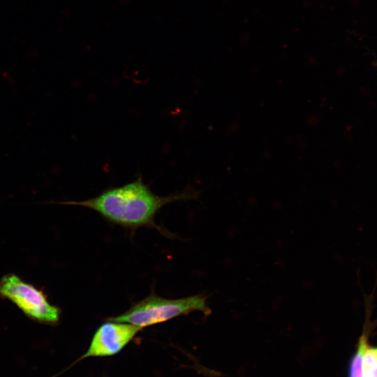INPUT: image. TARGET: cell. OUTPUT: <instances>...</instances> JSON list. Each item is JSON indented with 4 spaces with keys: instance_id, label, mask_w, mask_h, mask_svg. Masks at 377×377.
Returning <instances> with one entry per match:
<instances>
[{
    "instance_id": "obj_4",
    "label": "cell",
    "mask_w": 377,
    "mask_h": 377,
    "mask_svg": "<svg viewBox=\"0 0 377 377\" xmlns=\"http://www.w3.org/2000/svg\"><path fill=\"white\" fill-rule=\"evenodd\" d=\"M142 329L128 323L107 320L96 330L88 350L81 359L114 355L132 341Z\"/></svg>"
},
{
    "instance_id": "obj_3",
    "label": "cell",
    "mask_w": 377,
    "mask_h": 377,
    "mask_svg": "<svg viewBox=\"0 0 377 377\" xmlns=\"http://www.w3.org/2000/svg\"><path fill=\"white\" fill-rule=\"evenodd\" d=\"M0 296L11 301L35 321L54 325L59 320L61 309L49 302L43 291L17 275L8 274L1 279Z\"/></svg>"
},
{
    "instance_id": "obj_1",
    "label": "cell",
    "mask_w": 377,
    "mask_h": 377,
    "mask_svg": "<svg viewBox=\"0 0 377 377\" xmlns=\"http://www.w3.org/2000/svg\"><path fill=\"white\" fill-rule=\"evenodd\" d=\"M198 192L191 188L168 196L155 194L141 177L116 187L105 189L98 195L80 201L51 202L91 209L108 221L128 228L149 226L163 232L155 221L157 212L165 205L179 200L195 199Z\"/></svg>"
},
{
    "instance_id": "obj_6",
    "label": "cell",
    "mask_w": 377,
    "mask_h": 377,
    "mask_svg": "<svg viewBox=\"0 0 377 377\" xmlns=\"http://www.w3.org/2000/svg\"><path fill=\"white\" fill-rule=\"evenodd\" d=\"M362 377H377V347H367L363 357Z\"/></svg>"
},
{
    "instance_id": "obj_2",
    "label": "cell",
    "mask_w": 377,
    "mask_h": 377,
    "mask_svg": "<svg viewBox=\"0 0 377 377\" xmlns=\"http://www.w3.org/2000/svg\"><path fill=\"white\" fill-rule=\"evenodd\" d=\"M207 298L208 296L201 294L179 299H167L151 294L124 313L108 318L107 320L128 323L143 328L193 311L208 316L212 310L207 304Z\"/></svg>"
},
{
    "instance_id": "obj_5",
    "label": "cell",
    "mask_w": 377,
    "mask_h": 377,
    "mask_svg": "<svg viewBox=\"0 0 377 377\" xmlns=\"http://www.w3.org/2000/svg\"><path fill=\"white\" fill-rule=\"evenodd\" d=\"M364 332L359 339L357 349L353 356L348 368V377H362V362L364 351L368 346V334L364 327Z\"/></svg>"
}]
</instances>
